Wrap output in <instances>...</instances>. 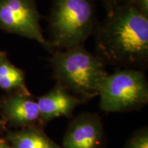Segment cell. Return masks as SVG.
Masks as SVG:
<instances>
[{
	"label": "cell",
	"instance_id": "cell-1",
	"mask_svg": "<svg viewBox=\"0 0 148 148\" xmlns=\"http://www.w3.org/2000/svg\"><path fill=\"white\" fill-rule=\"evenodd\" d=\"M97 55L105 63L145 66L148 61V16L124 0L97 23Z\"/></svg>",
	"mask_w": 148,
	"mask_h": 148
},
{
	"label": "cell",
	"instance_id": "cell-2",
	"mask_svg": "<svg viewBox=\"0 0 148 148\" xmlns=\"http://www.w3.org/2000/svg\"><path fill=\"white\" fill-rule=\"evenodd\" d=\"M51 53V66L57 84L82 101L98 96L108 75L100 57L90 53L84 45Z\"/></svg>",
	"mask_w": 148,
	"mask_h": 148
},
{
	"label": "cell",
	"instance_id": "cell-3",
	"mask_svg": "<svg viewBox=\"0 0 148 148\" xmlns=\"http://www.w3.org/2000/svg\"><path fill=\"white\" fill-rule=\"evenodd\" d=\"M95 12L93 0H53L47 39L53 51L84 45L97 25Z\"/></svg>",
	"mask_w": 148,
	"mask_h": 148
},
{
	"label": "cell",
	"instance_id": "cell-4",
	"mask_svg": "<svg viewBox=\"0 0 148 148\" xmlns=\"http://www.w3.org/2000/svg\"><path fill=\"white\" fill-rule=\"evenodd\" d=\"M98 96L100 108L105 112H123L139 108L148 101L147 79L140 70H117L105 77Z\"/></svg>",
	"mask_w": 148,
	"mask_h": 148
},
{
	"label": "cell",
	"instance_id": "cell-5",
	"mask_svg": "<svg viewBox=\"0 0 148 148\" xmlns=\"http://www.w3.org/2000/svg\"><path fill=\"white\" fill-rule=\"evenodd\" d=\"M41 18L36 0H0V29L34 40L52 52L40 25Z\"/></svg>",
	"mask_w": 148,
	"mask_h": 148
},
{
	"label": "cell",
	"instance_id": "cell-6",
	"mask_svg": "<svg viewBox=\"0 0 148 148\" xmlns=\"http://www.w3.org/2000/svg\"><path fill=\"white\" fill-rule=\"evenodd\" d=\"M103 132L97 114L84 113L70 123L64 134V148H101Z\"/></svg>",
	"mask_w": 148,
	"mask_h": 148
},
{
	"label": "cell",
	"instance_id": "cell-7",
	"mask_svg": "<svg viewBox=\"0 0 148 148\" xmlns=\"http://www.w3.org/2000/svg\"><path fill=\"white\" fill-rule=\"evenodd\" d=\"M81 102L80 99L57 84L37 101L40 121H48L60 116H69Z\"/></svg>",
	"mask_w": 148,
	"mask_h": 148
},
{
	"label": "cell",
	"instance_id": "cell-8",
	"mask_svg": "<svg viewBox=\"0 0 148 148\" xmlns=\"http://www.w3.org/2000/svg\"><path fill=\"white\" fill-rule=\"evenodd\" d=\"M7 119L13 124L31 125L40 119L37 101L30 98V94L17 92L7 98L3 105Z\"/></svg>",
	"mask_w": 148,
	"mask_h": 148
},
{
	"label": "cell",
	"instance_id": "cell-9",
	"mask_svg": "<svg viewBox=\"0 0 148 148\" xmlns=\"http://www.w3.org/2000/svg\"><path fill=\"white\" fill-rule=\"evenodd\" d=\"M8 138L13 148H62L41 130L34 127L11 132Z\"/></svg>",
	"mask_w": 148,
	"mask_h": 148
},
{
	"label": "cell",
	"instance_id": "cell-10",
	"mask_svg": "<svg viewBox=\"0 0 148 148\" xmlns=\"http://www.w3.org/2000/svg\"><path fill=\"white\" fill-rule=\"evenodd\" d=\"M0 88L29 94L23 71L14 65L5 51H0Z\"/></svg>",
	"mask_w": 148,
	"mask_h": 148
},
{
	"label": "cell",
	"instance_id": "cell-11",
	"mask_svg": "<svg viewBox=\"0 0 148 148\" xmlns=\"http://www.w3.org/2000/svg\"><path fill=\"white\" fill-rule=\"evenodd\" d=\"M125 148H148V131L144 127L131 136Z\"/></svg>",
	"mask_w": 148,
	"mask_h": 148
},
{
	"label": "cell",
	"instance_id": "cell-12",
	"mask_svg": "<svg viewBox=\"0 0 148 148\" xmlns=\"http://www.w3.org/2000/svg\"><path fill=\"white\" fill-rule=\"evenodd\" d=\"M141 13L148 16V0H128Z\"/></svg>",
	"mask_w": 148,
	"mask_h": 148
},
{
	"label": "cell",
	"instance_id": "cell-13",
	"mask_svg": "<svg viewBox=\"0 0 148 148\" xmlns=\"http://www.w3.org/2000/svg\"><path fill=\"white\" fill-rule=\"evenodd\" d=\"M100 1L102 2L104 8H106L107 13H108L112 10H114L124 0H100Z\"/></svg>",
	"mask_w": 148,
	"mask_h": 148
},
{
	"label": "cell",
	"instance_id": "cell-14",
	"mask_svg": "<svg viewBox=\"0 0 148 148\" xmlns=\"http://www.w3.org/2000/svg\"><path fill=\"white\" fill-rule=\"evenodd\" d=\"M0 148H13L6 141L0 138Z\"/></svg>",
	"mask_w": 148,
	"mask_h": 148
}]
</instances>
